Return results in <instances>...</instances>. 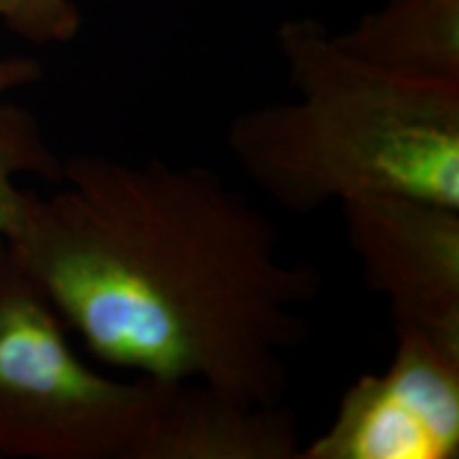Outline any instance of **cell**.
<instances>
[{
    "instance_id": "cell-1",
    "label": "cell",
    "mask_w": 459,
    "mask_h": 459,
    "mask_svg": "<svg viewBox=\"0 0 459 459\" xmlns=\"http://www.w3.org/2000/svg\"><path fill=\"white\" fill-rule=\"evenodd\" d=\"M3 243L105 364L283 404L321 274L283 257L274 223L215 170L68 158Z\"/></svg>"
},
{
    "instance_id": "cell-2",
    "label": "cell",
    "mask_w": 459,
    "mask_h": 459,
    "mask_svg": "<svg viewBox=\"0 0 459 459\" xmlns=\"http://www.w3.org/2000/svg\"><path fill=\"white\" fill-rule=\"evenodd\" d=\"M277 45L296 100L249 108L228 128L251 186L296 215L366 196L459 209V83L368 65L311 17L285 20Z\"/></svg>"
},
{
    "instance_id": "cell-3",
    "label": "cell",
    "mask_w": 459,
    "mask_h": 459,
    "mask_svg": "<svg viewBox=\"0 0 459 459\" xmlns=\"http://www.w3.org/2000/svg\"><path fill=\"white\" fill-rule=\"evenodd\" d=\"M177 387L83 364L54 304L0 240V455L149 459Z\"/></svg>"
},
{
    "instance_id": "cell-4",
    "label": "cell",
    "mask_w": 459,
    "mask_h": 459,
    "mask_svg": "<svg viewBox=\"0 0 459 459\" xmlns=\"http://www.w3.org/2000/svg\"><path fill=\"white\" fill-rule=\"evenodd\" d=\"M394 358L344 392L328 429L298 459H455L459 342L394 328Z\"/></svg>"
},
{
    "instance_id": "cell-5",
    "label": "cell",
    "mask_w": 459,
    "mask_h": 459,
    "mask_svg": "<svg viewBox=\"0 0 459 459\" xmlns=\"http://www.w3.org/2000/svg\"><path fill=\"white\" fill-rule=\"evenodd\" d=\"M361 273L387 298L394 328L459 342V209L406 196L341 204Z\"/></svg>"
},
{
    "instance_id": "cell-6",
    "label": "cell",
    "mask_w": 459,
    "mask_h": 459,
    "mask_svg": "<svg viewBox=\"0 0 459 459\" xmlns=\"http://www.w3.org/2000/svg\"><path fill=\"white\" fill-rule=\"evenodd\" d=\"M298 421L283 404L228 398L179 383L149 459H298Z\"/></svg>"
},
{
    "instance_id": "cell-7",
    "label": "cell",
    "mask_w": 459,
    "mask_h": 459,
    "mask_svg": "<svg viewBox=\"0 0 459 459\" xmlns=\"http://www.w3.org/2000/svg\"><path fill=\"white\" fill-rule=\"evenodd\" d=\"M334 39L389 73L459 83V0H385Z\"/></svg>"
},
{
    "instance_id": "cell-8",
    "label": "cell",
    "mask_w": 459,
    "mask_h": 459,
    "mask_svg": "<svg viewBox=\"0 0 459 459\" xmlns=\"http://www.w3.org/2000/svg\"><path fill=\"white\" fill-rule=\"evenodd\" d=\"M26 175L60 183L62 160L51 152L28 108L0 100V240L7 238L24 213L28 189L17 181Z\"/></svg>"
},
{
    "instance_id": "cell-9",
    "label": "cell",
    "mask_w": 459,
    "mask_h": 459,
    "mask_svg": "<svg viewBox=\"0 0 459 459\" xmlns=\"http://www.w3.org/2000/svg\"><path fill=\"white\" fill-rule=\"evenodd\" d=\"M0 22L32 45H65L82 30L74 0H0Z\"/></svg>"
},
{
    "instance_id": "cell-10",
    "label": "cell",
    "mask_w": 459,
    "mask_h": 459,
    "mask_svg": "<svg viewBox=\"0 0 459 459\" xmlns=\"http://www.w3.org/2000/svg\"><path fill=\"white\" fill-rule=\"evenodd\" d=\"M43 68L37 60L24 56H0V100H7L11 91L37 83Z\"/></svg>"
}]
</instances>
